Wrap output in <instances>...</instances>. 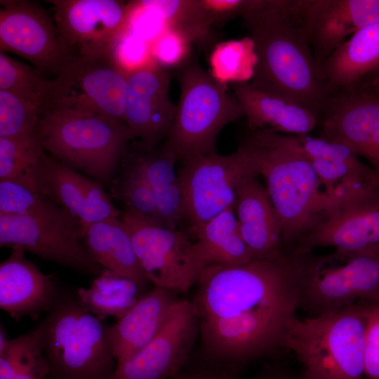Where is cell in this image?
I'll list each match as a JSON object with an SVG mask.
<instances>
[{"instance_id":"6da1fadb","label":"cell","mask_w":379,"mask_h":379,"mask_svg":"<svg viewBox=\"0 0 379 379\" xmlns=\"http://www.w3.org/2000/svg\"><path fill=\"white\" fill-rule=\"evenodd\" d=\"M300 257L278 254L239 265L206 266L191 300L200 352L241 367L283 348L298 310Z\"/></svg>"},{"instance_id":"7a4b0ae2","label":"cell","mask_w":379,"mask_h":379,"mask_svg":"<svg viewBox=\"0 0 379 379\" xmlns=\"http://www.w3.org/2000/svg\"><path fill=\"white\" fill-rule=\"evenodd\" d=\"M241 16L256 56L250 84L320 119L333 93L299 25L292 0H246Z\"/></svg>"},{"instance_id":"3957f363","label":"cell","mask_w":379,"mask_h":379,"mask_svg":"<svg viewBox=\"0 0 379 379\" xmlns=\"http://www.w3.org/2000/svg\"><path fill=\"white\" fill-rule=\"evenodd\" d=\"M32 331L48 368L46 379H115L111 326L77 298L59 293Z\"/></svg>"},{"instance_id":"277c9868","label":"cell","mask_w":379,"mask_h":379,"mask_svg":"<svg viewBox=\"0 0 379 379\" xmlns=\"http://www.w3.org/2000/svg\"><path fill=\"white\" fill-rule=\"evenodd\" d=\"M265 181L282 224L281 242L300 241L342 201L328 195L309 162L252 133L239 145Z\"/></svg>"},{"instance_id":"5b68a950","label":"cell","mask_w":379,"mask_h":379,"mask_svg":"<svg viewBox=\"0 0 379 379\" xmlns=\"http://www.w3.org/2000/svg\"><path fill=\"white\" fill-rule=\"evenodd\" d=\"M361 302L333 312L288 322L283 348L295 356L309 379H365L367 306Z\"/></svg>"},{"instance_id":"8992f818","label":"cell","mask_w":379,"mask_h":379,"mask_svg":"<svg viewBox=\"0 0 379 379\" xmlns=\"http://www.w3.org/2000/svg\"><path fill=\"white\" fill-rule=\"evenodd\" d=\"M35 133L51 156L103 186L112 182L133 140L124 123L69 110H44Z\"/></svg>"},{"instance_id":"52a82bcc","label":"cell","mask_w":379,"mask_h":379,"mask_svg":"<svg viewBox=\"0 0 379 379\" xmlns=\"http://www.w3.org/2000/svg\"><path fill=\"white\" fill-rule=\"evenodd\" d=\"M180 98L169 133L162 144L178 161L215 153L221 130L244 116L228 86L190 58L175 69Z\"/></svg>"},{"instance_id":"ba28073f","label":"cell","mask_w":379,"mask_h":379,"mask_svg":"<svg viewBox=\"0 0 379 379\" xmlns=\"http://www.w3.org/2000/svg\"><path fill=\"white\" fill-rule=\"evenodd\" d=\"M297 254L300 262L298 309L307 317L361 302H379V254L335 251L324 255Z\"/></svg>"},{"instance_id":"9c48e42d","label":"cell","mask_w":379,"mask_h":379,"mask_svg":"<svg viewBox=\"0 0 379 379\" xmlns=\"http://www.w3.org/2000/svg\"><path fill=\"white\" fill-rule=\"evenodd\" d=\"M81 230L77 220L46 197L29 214L0 215V246L21 248L25 252L97 277L103 269L86 249Z\"/></svg>"},{"instance_id":"30bf717a","label":"cell","mask_w":379,"mask_h":379,"mask_svg":"<svg viewBox=\"0 0 379 379\" xmlns=\"http://www.w3.org/2000/svg\"><path fill=\"white\" fill-rule=\"evenodd\" d=\"M128 75L114 53L76 55L51 79L43 112H87L126 124Z\"/></svg>"},{"instance_id":"8fae6325","label":"cell","mask_w":379,"mask_h":379,"mask_svg":"<svg viewBox=\"0 0 379 379\" xmlns=\"http://www.w3.org/2000/svg\"><path fill=\"white\" fill-rule=\"evenodd\" d=\"M178 170L182 192L183 222L190 235L225 210L233 207L239 188L259 176L240 145L230 154L216 152L181 161Z\"/></svg>"},{"instance_id":"7c38bea8","label":"cell","mask_w":379,"mask_h":379,"mask_svg":"<svg viewBox=\"0 0 379 379\" xmlns=\"http://www.w3.org/2000/svg\"><path fill=\"white\" fill-rule=\"evenodd\" d=\"M121 218L149 281L175 293H188L206 267L196 257L189 233L168 228L128 210L121 212Z\"/></svg>"},{"instance_id":"4fadbf2b","label":"cell","mask_w":379,"mask_h":379,"mask_svg":"<svg viewBox=\"0 0 379 379\" xmlns=\"http://www.w3.org/2000/svg\"><path fill=\"white\" fill-rule=\"evenodd\" d=\"M0 5L1 52L17 54L53 77L76 56L38 1L1 0Z\"/></svg>"},{"instance_id":"5bb4252c","label":"cell","mask_w":379,"mask_h":379,"mask_svg":"<svg viewBox=\"0 0 379 379\" xmlns=\"http://www.w3.org/2000/svg\"><path fill=\"white\" fill-rule=\"evenodd\" d=\"M60 37L75 55L113 53L128 32L130 4L118 0H48Z\"/></svg>"},{"instance_id":"9a60e30c","label":"cell","mask_w":379,"mask_h":379,"mask_svg":"<svg viewBox=\"0 0 379 379\" xmlns=\"http://www.w3.org/2000/svg\"><path fill=\"white\" fill-rule=\"evenodd\" d=\"M321 138L366 158L379 176V93L366 81L333 91L319 119Z\"/></svg>"},{"instance_id":"2e32d148","label":"cell","mask_w":379,"mask_h":379,"mask_svg":"<svg viewBox=\"0 0 379 379\" xmlns=\"http://www.w3.org/2000/svg\"><path fill=\"white\" fill-rule=\"evenodd\" d=\"M379 254V186L348 198L298 242L296 253L317 247Z\"/></svg>"},{"instance_id":"e0dca14e","label":"cell","mask_w":379,"mask_h":379,"mask_svg":"<svg viewBox=\"0 0 379 379\" xmlns=\"http://www.w3.org/2000/svg\"><path fill=\"white\" fill-rule=\"evenodd\" d=\"M172 73L153 58L128 75L124 119L133 140L156 147L168 136L177 105L169 95Z\"/></svg>"},{"instance_id":"ac0fdd59","label":"cell","mask_w":379,"mask_h":379,"mask_svg":"<svg viewBox=\"0 0 379 379\" xmlns=\"http://www.w3.org/2000/svg\"><path fill=\"white\" fill-rule=\"evenodd\" d=\"M199 336L191 301L180 298L152 340L117 367L115 379H171L193 353Z\"/></svg>"},{"instance_id":"d6986e66","label":"cell","mask_w":379,"mask_h":379,"mask_svg":"<svg viewBox=\"0 0 379 379\" xmlns=\"http://www.w3.org/2000/svg\"><path fill=\"white\" fill-rule=\"evenodd\" d=\"M319 67L345 39L379 22V0H292Z\"/></svg>"},{"instance_id":"ffe728a7","label":"cell","mask_w":379,"mask_h":379,"mask_svg":"<svg viewBox=\"0 0 379 379\" xmlns=\"http://www.w3.org/2000/svg\"><path fill=\"white\" fill-rule=\"evenodd\" d=\"M104 186L50 154L44 157L41 194L66 211L82 227L109 218L120 217Z\"/></svg>"},{"instance_id":"44dd1931","label":"cell","mask_w":379,"mask_h":379,"mask_svg":"<svg viewBox=\"0 0 379 379\" xmlns=\"http://www.w3.org/2000/svg\"><path fill=\"white\" fill-rule=\"evenodd\" d=\"M59 295L53 275L43 273L25 257V251L12 248L0 265V307L16 321L37 318L48 312Z\"/></svg>"},{"instance_id":"7402d4cb","label":"cell","mask_w":379,"mask_h":379,"mask_svg":"<svg viewBox=\"0 0 379 379\" xmlns=\"http://www.w3.org/2000/svg\"><path fill=\"white\" fill-rule=\"evenodd\" d=\"M258 177L247 180L239 188L233 206L240 234L252 260L278 254L282 237L280 217Z\"/></svg>"},{"instance_id":"603a6c76","label":"cell","mask_w":379,"mask_h":379,"mask_svg":"<svg viewBox=\"0 0 379 379\" xmlns=\"http://www.w3.org/2000/svg\"><path fill=\"white\" fill-rule=\"evenodd\" d=\"M175 294L154 286L111 326L117 367L137 354L157 335L180 299Z\"/></svg>"},{"instance_id":"cb8c5ba5","label":"cell","mask_w":379,"mask_h":379,"mask_svg":"<svg viewBox=\"0 0 379 379\" xmlns=\"http://www.w3.org/2000/svg\"><path fill=\"white\" fill-rule=\"evenodd\" d=\"M241 103L251 131H265L287 135L308 134L319 118L296 103L266 94L249 82L230 84Z\"/></svg>"},{"instance_id":"d4e9b609","label":"cell","mask_w":379,"mask_h":379,"mask_svg":"<svg viewBox=\"0 0 379 379\" xmlns=\"http://www.w3.org/2000/svg\"><path fill=\"white\" fill-rule=\"evenodd\" d=\"M81 239L91 257L102 269L147 286L128 227L121 219L109 218L82 227Z\"/></svg>"},{"instance_id":"484cf974","label":"cell","mask_w":379,"mask_h":379,"mask_svg":"<svg viewBox=\"0 0 379 379\" xmlns=\"http://www.w3.org/2000/svg\"><path fill=\"white\" fill-rule=\"evenodd\" d=\"M379 65V22L345 41L321 64V76L332 91L350 86Z\"/></svg>"},{"instance_id":"4316f807","label":"cell","mask_w":379,"mask_h":379,"mask_svg":"<svg viewBox=\"0 0 379 379\" xmlns=\"http://www.w3.org/2000/svg\"><path fill=\"white\" fill-rule=\"evenodd\" d=\"M133 140L131 142L154 192L163 225L180 229L183 222L182 192L175 169L177 157L162 143L150 147L137 140Z\"/></svg>"},{"instance_id":"83f0119b","label":"cell","mask_w":379,"mask_h":379,"mask_svg":"<svg viewBox=\"0 0 379 379\" xmlns=\"http://www.w3.org/2000/svg\"><path fill=\"white\" fill-rule=\"evenodd\" d=\"M193 236L195 255L206 266L239 265L252 260L240 234L233 207L205 223Z\"/></svg>"},{"instance_id":"f1b7e54d","label":"cell","mask_w":379,"mask_h":379,"mask_svg":"<svg viewBox=\"0 0 379 379\" xmlns=\"http://www.w3.org/2000/svg\"><path fill=\"white\" fill-rule=\"evenodd\" d=\"M146 286L103 269L90 287L79 288L78 300L91 312L105 319H118L127 313L147 292Z\"/></svg>"},{"instance_id":"f546056e","label":"cell","mask_w":379,"mask_h":379,"mask_svg":"<svg viewBox=\"0 0 379 379\" xmlns=\"http://www.w3.org/2000/svg\"><path fill=\"white\" fill-rule=\"evenodd\" d=\"M135 4L191 43L204 44L211 36L215 22L204 0H147Z\"/></svg>"},{"instance_id":"4dcf8cb0","label":"cell","mask_w":379,"mask_h":379,"mask_svg":"<svg viewBox=\"0 0 379 379\" xmlns=\"http://www.w3.org/2000/svg\"><path fill=\"white\" fill-rule=\"evenodd\" d=\"M46 155L36 133L0 137V181L9 180L41 193V174Z\"/></svg>"},{"instance_id":"1f68e13d","label":"cell","mask_w":379,"mask_h":379,"mask_svg":"<svg viewBox=\"0 0 379 379\" xmlns=\"http://www.w3.org/2000/svg\"><path fill=\"white\" fill-rule=\"evenodd\" d=\"M112 181V195L128 210L149 220L162 225L154 192L138 156L129 143Z\"/></svg>"},{"instance_id":"d6a6232c","label":"cell","mask_w":379,"mask_h":379,"mask_svg":"<svg viewBox=\"0 0 379 379\" xmlns=\"http://www.w3.org/2000/svg\"><path fill=\"white\" fill-rule=\"evenodd\" d=\"M255 63L253 44L247 36L218 44L211 55V73L226 84L249 82Z\"/></svg>"},{"instance_id":"836d02e7","label":"cell","mask_w":379,"mask_h":379,"mask_svg":"<svg viewBox=\"0 0 379 379\" xmlns=\"http://www.w3.org/2000/svg\"><path fill=\"white\" fill-rule=\"evenodd\" d=\"M51 79L0 52V90L12 93L44 109Z\"/></svg>"},{"instance_id":"e575fe53","label":"cell","mask_w":379,"mask_h":379,"mask_svg":"<svg viewBox=\"0 0 379 379\" xmlns=\"http://www.w3.org/2000/svg\"><path fill=\"white\" fill-rule=\"evenodd\" d=\"M42 112L40 107L0 90V137L34 133Z\"/></svg>"},{"instance_id":"d590c367","label":"cell","mask_w":379,"mask_h":379,"mask_svg":"<svg viewBox=\"0 0 379 379\" xmlns=\"http://www.w3.org/2000/svg\"><path fill=\"white\" fill-rule=\"evenodd\" d=\"M191 44L180 33L166 28L154 41L152 55L161 67L176 69L191 58Z\"/></svg>"},{"instance_id":"8d00e7d4","label":"cell","mask_w":379,"mask_h":379,"mask_svg":"<svg viewBox=\"0 0 379 379\" xmlns=\"http://www.w3.org/2000/svg\"><path fill=\"white\" fill-rule=\"evenodd\" d=\"M46 196L20 183L0 181V215H20L32 213Z\"/></svg>"},{"instance_id":"74e56055","label":"cell","mask_w":379,"mask_h":379,"mask_svg":"<svg viewBox=\"0 0 379 379\" xmlns=\"http://www.w3.org/2000/svg\"><path fill=\"white\" fill-rule=\"evenodd\" d=\"M240 371L239 366L215 361L199 351L193 352L171 379H239Z\"/></svg>"},{"instance_id":"f35d334b","label":"cell","mask_w":379,"mask_h":379,"mask_svg":"<svg viewBox=\"0 0 379 379\" xmlns=\"http://www.w3.org/2000/svg\"><path fill=\"white\" fill-rule=\"evenodd\" d=\"M364 374L367 379H379V302L367 306Z\"/></svg>"},{"instance_id":"ab89813d","label":"cell","mask_w":379,"mask_h":379,"mask_svg":"<svg viewBox=\"0 0 379 379\" xmlns=\"http://www.w3.org/2000/svg\"><path fill=\"white\" fill-rule=\"evenodd\" d=\"M114 55L119 65L129 74L150 61L153 58L148 53L147 46L134 33H126L117 45Z\"/></svg>"},{"instance_id":"60d3db41","label":"cell","mask_w":379,"mask_h":379,"mask_svg":"<svg viewBox=\"0 0 379 379\" xmlns=\"http://www.w3.org/2000/svg\"><path fill=\"white\" fill-rule=\"evenodd\" d=\"M48 373V368L36 339L35 346L15 368L8 379H46Z\"/></svg>"},{"instance_id":"b9f144b4","label":"cell","mask_w":379,"mask_h":379,"mask_svg":"<svg viewBox=\"0 0 379 379\" xmlns=\"http://www.w3.org/2000/svg\"><path fill=\"white\" fill-rule=\"evenodd\" d=\"M246 0H204L215 24L241 15Z\"/></svg>"},{"instance_id":"7bdbcfd3","label":"cell","mask_w":379,"mask_h":379,"mask_svg":"<svg viewBox=\"0 0 379 379\" xmlns=\"http://www.w3.org/2000/svg\"><path fill=\"white\" fill-rule=\"evenodd\" d=\"M251 379H309L302 371L297 372L278 362L264 364Z\"/></svg>"},{"instance_id":"ee69618b","label":"cell","mask_w":379,"mask_h":379,"mask_svg":"<svg viewBox=\"0 0 379 379\" xmlns=\"http://www.w3.org/2000/svg\"><path fill=\"white\" fill-rule=\"evenodd\" d=\"M379 93V74H368L363 79Z\"/></svg>"},{"instance_id":"f6af8a7d","label":"cell","mask_w":379,"mask_h":379,"mask_svg":"<svg viewBox=\"0 0 379 379\" xmlns=\"http://www.w3.org/2000/svg\"><path fill=\"white\" fill-rule=\"evenodd\" d=\"M9 340L7 338L5 330L1 325L0 331V351H2L5 348Z\"/></svg>"},{"instance_id":"bcb514c9","label":"cell","mask_w":379,"mask_h":379,"mask_svg":"<svg viewBox=\"0 0 379 379\" xmlns=\"http://www.w3.org/2000/svg\"><path fill=\"white\" fill-rule=\"evenodd\" d=\"M369 74H379V65L375 68L371 73Z\"/></svg>"}]
</instances>
